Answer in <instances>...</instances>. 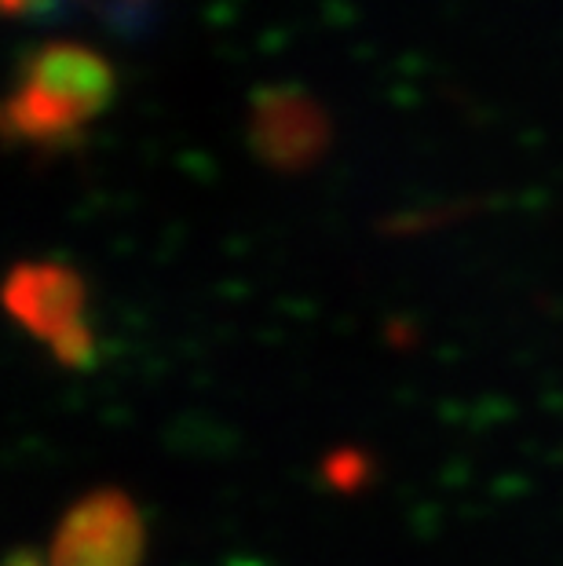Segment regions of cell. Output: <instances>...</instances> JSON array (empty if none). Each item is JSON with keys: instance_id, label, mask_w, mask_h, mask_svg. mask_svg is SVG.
I'll use <instances>...</instances> for the list:
<instances>
[{"instance_id": "cell-1", "label": "cell", "mask_w": 563, "mask_h": 566, "mask_svg": "<svg viewBox=\"0 0 563 566\" xmlns=\"http://www.w3.org/2000/svg\"><path fill=\"white\" fill-rule=\"evenodd\" d=\"M117 74L111 59L81 41H48L19 63L4 99V136L30 150H59L111 111Z\"/></svg>"}, {"instance_id": "cell-2", "label": "cell", "mask_w": 563, "mask_h": 566, "mask_svg": "<svg viewBox=\"0 0 563 566\" xmlns=\"http://www.w3.org/2000/svg\"><path fill=\"white\" fill-rule=\"evenodd\" d=\"M4 307L59 366L85 369L95 363L88 322V285L63 260H22L4 282Z\"/></svg>"}, {"instance_id": "cell-3", "label": "cell", "mask_w": 563, "mask_h": 566, "mask_svg": "<svg viewBox=\"0 0 563 566\" xmlns=\"http://www.w3.org/2000/svg\"><path fill=\"white\" fill-rule=\"evenodd\" d=\"M333 122L315 95L296 84H268L249 106V147L271 172H307L326 158Z\"/></svg>"}, {"instance_id": "cell-4", "label": "cell", "mask_w": 563, "mask_h": 566, "mask_svg": "<svg viewBox=\"0 0 563 566\" xmlns=\"http://www.w3.org/2000/svg\"><path fill=\"white\" fill-rule=\"evenodd\" d=\"M147 530L125 490L85 493L63 515L48 566H143Z\"/></svg>"}, {"instance_id": "cell-5", "label": "cell", "mask_w": 563, "mask_h": 566, "mask_svg": "<svg viewBox=\"0 0 563 566\" xmlns=\"http://www.w3.org/2000/svg\"><path fill=\"white\" fill-rule=\"evenodd\" d=\"M74 4V0H4V11L11 19H52L63 15V11Z\"/></svg>"}, {"instance_id": "cell-6", "label": "cell", "mask_w": 563, "mask_h": 566, "mask_svg": "<svg viewBox=\"0 0 563 566\" xmlns=\"http://www.w3.org/2000/svg\"><path fill=\"white\" fill-rule=\"evenodd\" d=\"M363 472H366V461H363V457H355V453L330 457V464H326V475H330L341 490H355V486H358V479H363Z\"/></svg>"}]
</instances>
